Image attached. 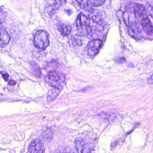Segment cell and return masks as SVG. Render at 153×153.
I'll use <instances>...</instances> for the list:
<instances>
[{
	"label": "cell",
	"mask_w": 153,
	"mask_h": 153,
	"mask_svg": "<svg viewBox=\"0 0 153 153\" xmlns=\"http://www.w3.org/2000/svg\"><path fill=\"white\" fill-rule=\"evenodd\" d=\"M61 1H54V3L49 6L47 8V12L50 14H53L55 13L56 11L58 9L60 6Z\"/></svg>",
	"instance_id": "cell-13"
},
{
	"label": "cell",
	"mask_w": 153,
	"mask_h": 153,
	"mask_svg": "<svg viewBox=\"0 0 153 153\" xmlns=\"http://www.w3.org/2000/svg\"><path fill=\"white\" fill-rule=\"evenodd\" d=\"M71 41L73 44H74V46H80L82 45V41L80 36H74V37L72 38Z\"/></svg>",
	"instance_id": "cell-18"
},
{
	"label": "cell",
	"mask_w": 153,
	"mask_h": 153,
	"mask_svg": "<svg viewBox=\"0 0 153 153\" xmlns=\"http://www.w3.org/2000/svg\"><path fill=\"white\" fill-rule=\"evenodd\" d=\"M6 14L3 12H0V23H2L4 22L6 19Z\"/></svg>",
	"instance_id": "cell-21"
},
{
	"label": "cell",
	"mask_w": 153,
	"mask_h": 153,
	"mask_svg": "<svg viewBox=\"0 0 153 153\" xmlns=\"http://www.w3.org/2000/svg\"><path fill=\"white\" fill-rule=\"evenodd\" d=\"M28 149L30 153H43L44 148L41 141L36 139L30 144Z\"/></svg>",
	"instance_id": "cell-6"
},
{
	"label": "cell",
	"mask_w": 153,
	"mask_h": 153,
	"mask_svg": "<svg viewBox=\"0 0 153 153\" xmlns=\"http://www.w3.org/2000/svg\"><path fill=\"white\" fill-rule=\"evenodd\" d=\"M65 79L63 73L56 71H50L45 78L46 82L50 86L60 90L63 89V84L65 83Z\"/></svg>",
	"instance_id": "cell-1"
},
{
	"label": "cell",
	"mask_w": 153,
	"mask_h": 153,
	"mask_svg": "<svg viewBox=\"0 0 153 153\" xmlns=\"http://www.w3.org/2000/svg\"><path fill=\"white\" fill-rule=\"evenodd\" d=\"M133 11L136 18L139 20H142L147 18V11L145 7L141 4L137 3L133 7Z\"/></svg>",
	"instance_id": "cell-7"
},
{
	"label": "cell",
	"mask_w": 153,
	"mask_h": 153,
	"mask_svg": "<svg viewBox=\"0 0 153 153\" xmlns=\"http://www.w3.org/2000/svg\"><path fill=\"white\" fill-rule=\"evenodd\" d=\"M49 44V35L44 30L37 31L34 38V45L38 49H44Z\"/></svg>",
	"instance_id": "cell-2"
},
{
	"label": "cell",
	"mask_w": 153,
	"mask_h": 153,
	"mask_svg": "<svg viewBox=\"0 0 153 153\" xmlns=\"http://www.w3.org/2000/svg\"><path fill=\"white\" fill-rule=\"evenodd\" d=\"M128 33L132 37L135 39H139L142 37L141 30L138 25L135 23H132L128 29Z\"/></svg>",
	"instance_id": "cell-8"
},
{
	"label": "cell",
	"mask_w": 153,
	"mask_h": 153,
	"mask_svg": "<svg viewBox=\"0 0 153 153\" xmlns=\"http://www.w3.org/2000/svg\"><path fill=\"white\" fill-rule=\"evenodd\" d=\"M76 147L80 153H91L93 149V146L89 143H85L82 139H77L75 141Z\"/></svg>",
	"instance_id": "cell-5"
},
{
	"label": "cell",
	"mask_w": 153,
	"mask_h": 153,
	"mask_svg": "<svg viewBox=\"0 0 153 153\" xmlns=\"http://www.w3.org/2000/svg\"><path fill=\"white\" fill-rule=\"evenodd\" d=\"M105 2V1L98 0V1H88V4L90 6H102Z\"/></svg>",
	"instance_id": "cell-16"
},
{
	"label": "cell",
	"mask_w": 153,
	"mask_h": 153,
	"mask_svg": "<svg viewBox=\"0 0 153 153\" xmlns=\"http://www.w3.org/2000/svg\"><path fill=\"white\" fill-rule=\"evenodd\" d=\"M16 82L13 80H11L9 82V84L11 85H14L16 84Z\"/></svg>",
	"instance_id": "cell-27"
},
{
	"label": "cell",
	"mask_w": 153,
	"mask_h": 153,
	"mask_svg": "<svg viewBox=\"0 0 153 153\" xmlns=\"http://www.w3.org/2000/svg\"><path fill=\"white\" fill-rule=\"evenodd\" d=\"M92 20L94 21V23L98 24V25H102V19L100 14H96L95 15L92 16Z\"/></svg>",
	"instance_id": "cell-17"
},
{
	"label": "cell",
	"mask_w": 153,
	"mask_h": 153,
	"mask_svg": "<svg viewBox=\"0 0 153 153\" xmlns=\"http://www.w3.org/2000/svg\"><path fill=\"white\" fill-rule=\"evenodd\" d=\"M31 66H32V70H33L34 75L37 77H39L41 74L39 66L35 62H32Z\"/></svg>",
	"instance_id": "cell-15"
},
{
	"label": "cell",
	"mask_w": 153,
	"mask_h": 153,
	"mask_svg": "<svg viewBox=\"0 0 153 153\" xmlns=\"http://www.w3.org/2000/svg\"><path fill=\"white\" fill-rule=\"evenodd\" d=\"M125 61H126V59H125V58H124V57H122V58H120V59H119L118 60H117V61L119 63L122 64L123 62H125Z\"/></svg>",
	"instance_id": "cell-26"
},
{
	"label": "cell",
	"mask_w": 153,
	"mask_h": 153,
	"mask_svg": "<svg viewBox=\"0 0 153 153\" xmlns=\"http://www.w3.org/2000/svg\"><path fill=\"white\" fill-rule=\"evenodd\" d=\"M77 2L81 8L84 9H88L90 7L88 4V1H77Z\"/></svg>",
	"instance_id": "cell-19"
},
{
	"label": "cell",
	"mask_w": 153,
	"mask_h": 153,
	"mask_svg": "<svg viewBox=\"0 0 153 153\" xmlns=\"http://www.w3.org/2000/svg\"><path fill=\"white\" fill-rule=\"evenodd\" d=\"M102 41L100 40H94L89 43L87 46V51L90 56L96 55L101 48Z\"/></svg>",
	"instance_id": "cell-4"
},
{
	"label": "cell",
	"mask_w": 153,
	"mask_h": 153,
	"mask_svg": "<svg viewBox=\"0 0 153 153\" xmlns=\"http://www.w3.org/2000/svg\"><path fill=\"white\" fill-rule=\"evenodd\" d=\"M58 29L63 36H68L71 32L72 28L69 25L60 23L58 24Z\"/></svg>",
	"instance_id": "cell-11"
},
{
	"label": "cell",
	"mask_w": 153,
	"mask_h": 153,
	"mask_svg": "<svg viewBox=\"0 0 153 153\" xmlns=\"http://www.w3.org/2000/svg\"><path fill=\"white\" fill-rule=\"evenodd\" d=\"M148 84L149 85L153 84V74L147 80Z\"/></svg>",
	"instance_id": "cell-22"
},
{
	"label": "cell",
	"mask_w": 153,
	"mask_h": 153,
	"mask_svg": "<svg viewBox=\"0 0 153 153\" xmlns=\"http://www.w3.org/2000/svg\"><path fill=\"white\" fill-rule=\"evenodd\" d=\"M90 24L89 19L83 14H80L78 16L76 25L80 32L83 35H89L91 32V28Z\"/></svg>",
	"instance_id": "cell-3"
},
{
	"label": "cell",
	"mask_w": 153,
	"mask_h": 153,
	"mask_svg": "<svg viewBox=\"0 0 153 153\" xmlns=\"http://www.w3.org/2000/svg\"><path fill=\"white\" fill-rule=\"evenodd\" d=\"M53 132L50 129H47L43 132V137L45 141H48L51 140L53 138Z\"/></svg>",
	"instance_id": "cell-14"
},
{
	"label": "cell",
	"mask_w": 153,
	"mask_h": 153,
	"mask_svg": "<svg viewBox=\"0 0 153 153\" xmlns=\"http://www.w3.org/2000/svg\"><path fill=\"white\" fill-rule=\"evenodd\" d=\"M148 12L149 14L153 18V7L149 6V7H148Z\"/></svg>",
	"instance_id": "cell-23"
},
{
	"label": "cell",
	"mask_w": 153,
	"mask_h": 153,
	"mask_svg": "<svg viewBox=\"0 0 153 153\" xmlns=\"http://www.w3.org/2000/svg\"><path fill=\"white\" fill-rule=\"evenodd\" d=\"M57 153H71L70 152V150L68 149H62V150H60L58 152H57Z\"/></svg>",
	"instance_id": "cell-25"
},
{
	"label": "cell",
	"mask_w": 153,
	"mask_h": 153,
	"mask_svg": "<svg viewBox=\"0 0 153 153\" xmlns=\"http://www.w3.org/2000/svg\"><path fill=\"white\" fill-rule=\"evenodd\" d=\"M123 20L127 26H129L130 23H129V17L128 13L127 12H125L123 14Z\"/></svg>",
	"instance_id": "cell-20"
},
{
	"label": "cell",
	"mask_w": 153,
	"mask_h": 153,
	"mask_svg": "<svg viewBox=\"0 0 153 153\" xmlns=\"http://www.w3.org/2000/svg\"><path fill=\"white\" fill-rule=\"evenodd\" d=\"M61 91V90H60L56 88H53V89L49 90L48 94L47 95V101L50 102L54 100L59 95Z\"/></svg>",
	"instance_id": "cell-12"
},
{
	"label": "cell",
	"mask_w": 153,
	"mask_h": 153,
	"mask_svg": "<svg viewBox=\"0 0 153 153\" xmlns=\"http://www.w3.org/2000/svg\"><path fill=\"white\" fill-rule=\"evenodd\" d=\"M141 25L143 30L148 34H152L153 32V26L149 18H145L141 22Z\"/></svg>",
	"instance_id": "cell-10"
},
{
	"label": "cell",
	"mask_w": 153,
	"mask_h": 153,
	"mask_svg": "<svg viewBox=\"0 0 153 153\" xmlns=\"http://www.w3.org/2000/svg\"><path fill=\"white\" fill-rule=\"evenodd\" d=\"M1 74H2L3 78L4 79H5L6 81H7V80L8 79L9 77L8 74L7 73H6V72H3V73L2 72Z\"/></svg>",
	"instance_id": "cell-24"
},
{
	"label": "cell",
	"mask_w": 153,
	"mask_h": 153,
	"mask_svg": "<svg viewBox=\"0 0 153 153\" xmlns=\"http://www.w3.org/2000/svg\"><path fill=\"white\" fill-rule=\"evenodd\" d=\"M11 40L9 34L5 29L0 28V47H4L8 45Z\"/></svg>",
	"instance_id": "cell-9"
}]
</instances>
